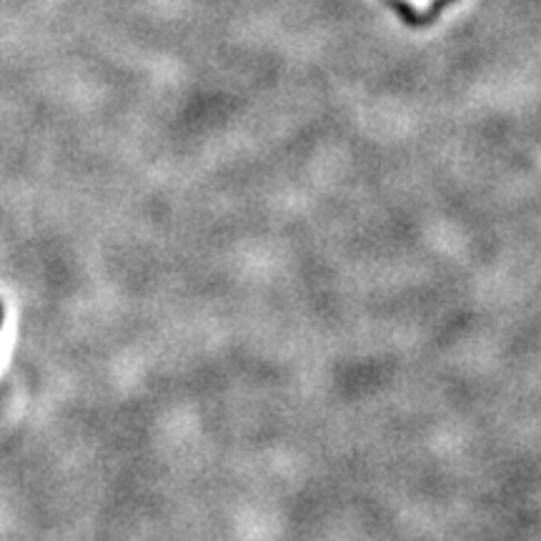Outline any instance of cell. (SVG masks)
Instances as JSON below:
<instances>
[{
  "label": "cell",
  "mask_w": 541,
  "mask_h": 541,
  "mask_svg": "<svg viewBox=\"0 0 541 541\" xmlns=\"http://www.w3.org/2000/svg\"><path fill=\"white\" fill-rule=\"evenodd\" d=\"M3 316H5V311H3V304H0V328H3Z\"/></svg>",
  "instance_id": "cell-1"
}]
</instances>
